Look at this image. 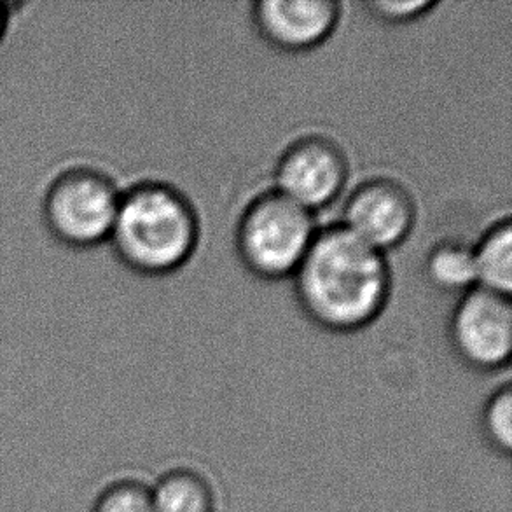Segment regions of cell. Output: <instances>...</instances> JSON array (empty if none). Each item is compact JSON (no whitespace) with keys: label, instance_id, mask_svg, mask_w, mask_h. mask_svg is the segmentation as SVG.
Segmentation results:
<instances>
[{"label":"cell","instance_id":"obj_9","mask_svg":"<svg viewBox=\"0 0 512 512\" xmlns=\"http://www.w3.org/2000/svg\"><path fill=\"white\" fill-rule=\"evenodd\" d=\"M476 287L511 298L512 224L509 217L493 222L478 243H472Z\"/></svg>","mask_w":512,"mask_h":512},{"label":"cell","instance_id":"obj_6","mask_svg":"<svg viewBox=\"0 0 512 512\" xmlns=\"http://www.w3.org/2000/svg\"><path fill=\"white\" fill-rule=\"evenodd\" d=\"M348 172V160L338 142L324 135H306L278 156L271 189L317 214L343 194Z\"/></svg>","mask_w":512,"mask_h":512},{"label":"cell","instance_id":"obj_4","mask_svg":"<svg viewBox=\"0 0 512 512\" xmlns=\"http://www.w3.org/2000/svg\"><path fill=\"white\" fill-rule=\"evenodd\" d=\"M123 189L98 168L70 167L49 184L42 215L51 235L60 242L90 249L109 242Z\"/></svg>","mask_w":512,"mask_h":512},{"label":"cell","instance_id":"obj_3","mask_svg":"<svg viewBox=\"0 0 512 512\" xmlns=\"http://www.w3.org/2000/svg\"><path fill=\"white\" fill-rule=\"evenodd\" d=\"M317 233L315 214L270 189L238 217L236 254L254 277L278 282L296 273Z\"/></svg>","mask_w":512,"mask_h":512},{"label":"cell","instance_id":"obj_14","mask_svg":"<svg viewBox=\"0 0 512 512\" xmlns=\"http://www.w3.org/2000/svg\"><path fill=\"white\" fill-rule=\"evenodd\" d=\"M364 6L376 20L392 23V25H402V23H411L427 16L432 9H436L437 2L434 0H374V2H366Z\"/></svg>","mask_w":512,"mask_h":512},{"label":"cell","instance_id":"obj_1","mask_svg":"<svg viewBox=\"0 0 512 512\" xmlns=\"http://www.w3.org/2000/svg\"><path fill=\"white\" fill-rule=\"evenodd\" d=\"M292 284L299 308L315 326L355 333L371 326L385 310L392 271L387 254L338 222L319 229Z\"/></svg>","mask_w":512,"mask_h":512},{"label":"cell","instance_id":"obj_12","mask_svg":"<svg viewBox=\"0 0 512 512\" xmlns=\"http://www.w3.org/2000/svg\"><path fill=\"white\" fill-rule=\"evenodd\" d=\"M479 429L490 450L509 457L512 450V388L504 383L486 399L479 416Z\"/></svg>","mask_w":512,"mask_h":512},{"label":"cell","instance_id":"obj_13","mask_svg":"<svg viewBox=\"0 0 512 512\" xmlns=\"http://www.w3.org/2000/svg\"><path fill=\"white\" fill-rule=\"evenodd\" d=\"M91 512H154L151 488L137 479H118L98 493Z\"/></svg>","mask_w":512,"mask_h":512},{"label":"cell","instance_id":"obj_15","mask_svg":"<svg viewBox=\"0 0 512 512\" xmlns=\"http://www.w3.org/2000/svg\"><path fill=\"white\" fill-rule=\"evenodd\" d=\"M9 4L0 0V41L4 39L6 34L7 25H9Z\"/></svg>","mask_w":512,"mask_h":512},{"label":"cell","instance_id":"obj_5","mask_svg":"<svg viewBox=\"0 0 512 512\" xmlns=\"http://www.w3.org/2000/svg\"><path fill=\"white\" fill-rule=\"evenodd\" d=\"M448 336L465 366L479 373L504 369L512 353L511 298L479 287L465 292L451 312Z\"/></svg>","mask_w":512,"mask_h":512},{"label":"cell","instance_id":"obj_10","mask_svg":"<svg viewBox=\"0 0 512 512\" xmlns=\"http://www.w3.org/2000/svg\"><path fill=\"white\" fill-rule=\"evenodd\" d=\"M425 277L443 294L462 296L476 287L472 243L448 238L437 242L425 257Z\"/></svg>","mask_w":512,"mask_h":512},{"label":"cell","instance_id":"obj_8","mask_svg":"<svg viewBox=\"0 0 512 512\" xmlns=\"http://www.w3.org/2000/svg\"><path fill=\"white\" fill-rule=\"evenodd\" d=\"M338 0H257L250 7L252 25L271 48L306 53L319 48L340 25Z\"/></svg>","mask_w":512,"mask_h":512},{"label":"cell","instance_id":"obj_7","mask_svg":"<svg viewBox=\"0 0 512 512\" xmlns=\"http://www.w3.org/2000/svg\"><path fill=\"white\" fill-rule=\"evenodd\" d=\"M340 224L362 242L387 254L401 247L413 233L415 200L401 182L371 177L346 196Z\"/></svg>","mask_w":512,"mask_h":512},{"label":"cell","instance_id":"obj_2","mask_svg":"<svg viewBox=\"0 0 512 512\" xmlns=\"http://www.w3.org/2000/svg\"><path fill=\"white\" fill-rule=\"evenodd\" d=\"M200 236L198 212L179 187L142 180L123 189L109 242L130 270L165 277L191 261Z\"/></svg>","mask_w":512,"mask_h":512},{"label":"cell","instance_id":"obj_11","mask_svg":"<svg viewBox=\"0 0 512 512\" xmlns=\"http://www.w3.org/2000/svg\"><path fill=\"white\" fill-rule=\"evenodd\" d=\"M154 512H214V490L191 469H173L151 488Z\"/></svg>","mask_w":512,"mask_h":512}]
</instances>
